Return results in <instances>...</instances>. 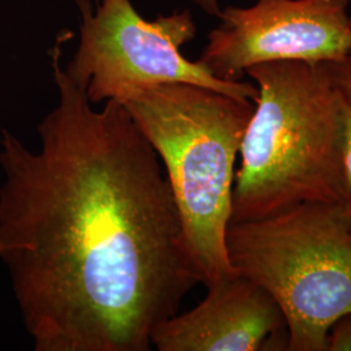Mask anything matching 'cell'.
Wrapping results in <instances>:
<instances>
[{"instance_id":"cell-4","label":"cell","mask_w":351,"mask_h":351,"mask_svg":"<svg viewBox=\"0 0 351 351\" xmlns=\"http://www.w3.org/2000/svg\"><path fill=\"white\" fill-rule=\"evenodd\" d=\"M228 259L265 290L288 328L289 351H326L333 323L351 313V220L343 204L306 203L230 223Z\"/></svg>"},{"instance_id":"cell-1","label":"cell","mask_w":351,"mask_h":351,"mask_svg":"<svg viewBox=\"0 0 351 351\" xmlns=\"http://www.w3.org/2000/svg\"><path fill=\"white\" fill-rule=\"evenodd\" d=\"M51 50L40 147L0 137V258L37 351H147L199 282L156 151L124 104L101 111Z\"/></svg>"},{"instance_id":"cell-2","label":"cell","mask_w":351,"mask_h":351,"mask_svg":"<svg viewBox=\"0 0 351 351\" xmlns=\"http://www.w3.org/2000/svg\"><path fill=\"white\" fill-rule=\"evenodd\" d=\"M258 97L239 147L230 223L306 203L343 204L342 120L326 63L250 66Z\"/></svg>"},{"instance_id":"cell-3","label":"cell","mask_w":351,"mask_h":351,"mask_svg":"<svg viewBox=\"0 0 351 351\" xmlns=\"http://www.w3.org/2000/svg\"><path fill=\"white\" fill-rule=\"evenodd\" d=\"M116 101L163 164L199 282L208 287L234 275L226 229L236 160L254 103L185 82L125 88Z\"/></svg>"},{"instance_id":"cell-6","label":"cell","mask_w":351,"mask_h":351,"mask_svg":"<svg viewBox=\"0 0 351 351\" xmlns=\"http://www.w3.org/2000/svg\"><path fill=\"white\" fill-rule=\"evenodd\" d=\"M350 0H256L226 7L201 62L215 77L239 81L258 64L335 62L351 51Z\"/></svg>"},{"instance_id":"cell-7","label":"cell","mask_w":351,"mask_h":351,"mask_svg":"<svg viewBox=\"0 0 351 351\" xmlns=\"http://www.w3.org/2000/svg\"><path fill=\"white\" fill-rule=\"evenodd\" d=\"M206 288L197 307L155 328L151 345L156 350H288L284 315L265 290L236 274Z\"/></svg>"},{"instance_id":"cell-9","label":"cell","mask_w":351,"mask_h":351,"mask_svg":"<svg viewBox=\"0 0 351 351\" xmlns=\"http://www.w3.org/2000/svg\"><path fill=\"white\" fill-rule=\"evenodd\" d=\"M326 351H351V313L337 319L326 335Z\"/></svg>"},{"instance_id":"cell-8","label":"cell","mask_w":351,"mask_h":351,"mask_svg":"<svg viewBox=\"0 0 351 351\" xmlns=\"http://www.w3.org/2000/svg\"><path fill=\"white\" fill-rule=\"evenodd\" d=\"M326 68L339 97L342 120L343 172L346 184L345 208L351 220V51L335 62H326Z\"/></svg>"},{"instance_id":"cell-5","label":"cell","mask_w":351,"mask_h":351,"mask_svg":"<svg viewBox=\"0 0 351 351\" xmlns=\"http://www.w3.org/2000/svg\"><path fill=\"white\" fill-rule=\"evenodd\" d=\"M81 11L80 45L65 68L93 104L116 99L129 88L185 82L213 88L233 98L254 101L258 88L224 81L201 63L190 62L181 47L194 39L197 26L189 11L147 21L130 0H77Z\"/></svg>"},{"instance_id":"cell-10","label":"cell","mask_w":351,"mask_h":351,"mask_svg":"<svg viewBox=\"0 0 351 351\" xmlns=\"http://www.w3.org/2000/svg\"><path fill=\"white\" fill-rule=\"evenodd\" d=\"M195 3L201 7L204 12L213 14V16H219V13L221 11L217 0H195Z\"/></svg>"},{"instance_id":"cell-11","label":"cell","mask_w":351,"mask_h":351,"mask_svg":"<svg viewBox=\"0 0 351 351\" xmlns=\"http://www.w3.org/2000/svg\"><path fill=\"white\" fill-rule=\"evenodd\" d=\"M350 7H351V0H350ZM350 19H351V10H350Z\"/></svg>"}]
</instances>
